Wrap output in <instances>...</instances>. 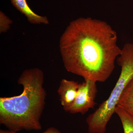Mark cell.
I'll use <instances>...</instances> for the list:
<instances>
[{
    "label": "cell",
    "instance_id": "6da1fadb",
    "mask_svg": "<svg viewBox=\"0 0 133 133\" xmlns=\"http://www.w3.org/2000/svg\"><path fill=\"white\" fill-rule=\"evenodd\" d=\"M117 40L116 31L106 22L90 17L72 21L59 41L65 68L84 79L105 82L121 52Z\"/></svg>",
    "mask_w": 133,
    "mask_h": 133
},
{
    "label": "cell",
    "instance_id": "7a4b0ae2",
    "mask_svg": "<svg viewBox=\"0 0 133 133\" xmlns=\"http://www.w3.org/2000/svg\"><path fill=\"white\" fill-rule=\"evenodd\" d=\"M44 74L38 68L23 71L18 83L23 87L21 94L0 98V124L9 131H38L45 104L46 92L43 87Z\"/></svg>",
    "mask_w": 133,
    "mask_h": 133
},
{
    "label": "cell",
    "instance_id": "3957f363",
    "mask_svg": "<svg viewBox=\"0 0 133 133\" xmlns=\"http://www.w3.org/2000/svg\"><path fill=\"white\" fill-rule=\"evenodd\" d=\"M121 67L120 74L109 97L87 118L89 133H105L108 123L115 110L123 91L133 78V46L127 45L121 49L116 59Z\"/></svg>",
    "mask_w": 133,
    "mask_h": 133
},
{
    "label": "cell",
    "instance_id": "277c9868",
    "mask_svg": "<svg viewBox=\"0 0 133 133\" xmlns=\"http://www.w3.org/2000/svg\"><path fill=\"white\" fill-rule=\"evenodd\" d=\"M96 83L87 79L79 83L76 98L65 111L72 114L84 115L89 109L93 108L96 104L95 100L98 91Z\"/></svg>",
    "mask_w": 133,
    "mask_h": 133
},
{
    "label": "cell",
    "instance_id": "5b68a950",
    "mask_svg": "<svg viewBox=\"0 0 133 133\" xmlns=\"http://www.w3.org/2000/svg\"><path fill=\"white\" fill-rule=\"evenodd\" d=\"M79 83L63 79L60 81L57 92L65 111L71 105L76 98Z\"/></svg>",
    "mask_w": 133,
    "mask_h": 133
},
{
    "label": "cell",
    "instance_id": "8992f818",
    "mask_svg": "<svg viewBox=\"0 0 133 133\" xmlns=\"http://www.w3.org/2000/svg\"><path fill=\"white\" fill-rule=\"evenodd\" d=\"M13 6L27 17L32 24H49V20L45 16L37 14L29 6L26 0H10Z\"/></svg>",
    "mask_w": 133,
    "mask_h": 133
},
{
    "label": "cell",
    "instance_id": "52a82bcc",
    "mask_svg": "<svg viewBox=\"0 0 133 133\" xmlns=\"http://www.w3.org/2000/svg\"><path fill=\"white\" fill-rule=\"evenodd\" d=\"M117 106L133 116V78L126 86Z\"/></svg>",
    "mask_w": 133,
    "mask_h": 133
},
{
    "label": "cell",
    "instance_id": "ba28073f",
    "mask_svg": "<svg viewBox=\"0 0 133 133\" xmlns=\"http://www.w3.org/2000/svg\"><path fill=\"white\" fill-rule=\"evenodd\" d=\"M121 121L124 133H133V116L118 106L115 110Z\"/></svg>",
    "mask_w": 133,
    "mask_h": 133
},
{
    "label": "cell",
    "instance_id": "9c48e42d",
    "mask_svg": "<svg viewBox=\"0 0 133 133\" xmlns=\"http://www.w3.org/2000/svg\"><path fill=\"white\" fill-rule=\"evenodd\" d=\"M12 21L2 11L0 12V32L5 33L9 29Z\"/></svg>",
    "mask_w": 133,
    "mask_h": 133
},
{
    "label": "cell",
    "instance_id": "30bf717a",
    "mask_svg": "<svg viewBox=\"0 0 133 133\" xmlns=\"http://www.w3.org/2000/svg\"><path fill=\"white\" fill-rule=\"evenodd\" d=\"M11 133H18L16 132L10 131ZM42 133H61L60 131L56 128L51 127L47 129L44 132Z\"/></svg>",
    "mask_w": 133,
    "mask_h": 133
},
{
    "label": "cell",
    "instance_id": "8fae6325",
    "mask_svg": "<svg viewBox=\"0 0 133 133\" xmlns=\"http://www.w3.org/2000/svg\"><path fill=\"white\" fill-rule=\"evenodd\" d=\"M0 133H11L10 131H7V130H0Z\"/></svg>",
    "mask_w": 133,
    "mask_h": 133
}]
</instances>
